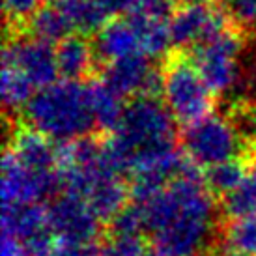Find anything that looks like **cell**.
Returning a JSON list of instances; mask_svg holds the SVG:
<instances>
[{"label": "cell", "instance_id": "6da1fadb", "mask_svg": "<svg viewBox=\"0 0 256 256\" xmlns=\"http://www.w3.org/2000/svg\"><path fill=\"white\" fill-rule=\"evenodd\" d=\"M212 194L200 166L187 157L178 178L140 204L157 256H198L206 250L217 222Z\"/></svg>", "mask_w": 256, "mask_h": 256}, {"label": "cell", "instance_id": "7a4b0ae2", "mask_svg": "<svg viewBox=\"0 0 256 256\" xmlns=\"http://www.w3.org/2000/svg\"><path fill=\"white\" fill-rule=\"evenodd\" d=\"M24 118L32 129L62 142L86 136L96 126L88 84L64 78L42 88L24 107Z\"/></svg>", "mask_w": 256, "mask_h": 256}, {"label": "cell", "instance_id": "3957f363", "mask_svg": "<svg viewBox=\"0 0 256 256\" xmlns=\"http://www.w3.org/2000/svg\"><path fill=\"white\" fill-rule=\"evenodd\" d=\"M214 96L192 60L180 52L166 58L163 66V98L178 124L187 128L212 114Z\"/></svg>", "mask_w": 256, "mask_h": 256}, {"label": "cell", "instance_id": "277c9868", "mask_svg": "<svg viewBox=\"0 0 256 256\" xmlns=\"http://www.w3.org/2000/svg\"><path fill=\"white\" fill-rule=\"evenodd\" d=\"M243 50L242 28L230 24L192 49V62L215 96L234 92L243 82L240 56Z\"/></svg>", "mask_w": 256, "mask_h": 256}, {"label": "cell", "instance_id": "5b68a950", "mask_svg": "<svg viewBox=\"0 0 256 256\" xmlns=\"http://www.w3.org/2000/svg\"><path fill=\"white\" fill-rule=\"evenodd\" d=\"M243 138L234 120L220 114H208L184 129L182 144L194 164L212 168L215 164L240 157Z\"/></svg>", "mask_w": 256, "mask_h": 256}, {"label": "cell", "instance_id": "8992f818", "mask_svg": "<svg viewBox=\"0 0 256 256\" xmlns=\"http://www.w3.org/2000/svg\"><path fill=\"white\" fill-rule=\"evenodd\" d=\"M58 187H60L58 170H32L6 148L2 157V208L40 204Z\"/></svg>", "mask_w": 256, "mask_h": 256}, {"label": "cell", "instance_id": "52a82bcc", "mask_svg": "<svg viewBox=\"0 0 256 256\" xmlns=\"http://www.w3.org/2000/svg\"><path fill=\"white\" fill-rule=\"evenodd\" d=\"M234 22L230 21L224 8L214 6L206 0L180 4L170 17L172 45L178 49L196 47L215 34L222 32Z\"/></svg>", "mask_w": 256, "mask_h": 256}, {"label": "cell", "instance_id": "ba28073f", "mask_svg": "<svg viewBox=\"0 0 256 256\" xmlns=\"http://www.w3.org/2000/svg\"><path fill=\"white\" fill-rule=\"evenodd\" d=\"M49 212V226L60 245H90L100 236L101 219L88 202L66 192L58 196Z\"/></svg>", "mask_w": 256, "mask_h": 256}, {"label": "cell", "instance_id": "9c48e42d", "mask_svg": "<svg viewBox=\"0 0 256 256\" xmlns=\"http://www.w3.org/2000/svg\"><path fill=\"white\" fill-rule=\"evenodd\" d=\"M2 64L14 66L21 73L26 75L36 88H47L56 82L58 64L56 50L36 38H19L14 36L4 45Z\"/></svg>", "mask_w": 256, "mask_h": 256}, {"label": "cell", "instance_id": "30bf717a", "mask_svg": "<svg viewBox=\"0 0 256 256\" xmlns=\"http://www.w3.org/2000/svg\"><path fill=\"white\" fill-rule=\"evenodd\" d=\"M103 80L122 98H157L163 94V70L152 66L146 54L108 62Z\"/></svg>", "mask_w": 256, "mask_h": 256}, {"label": "cell", "instance_id": "8fae6325", "mask_svg": "<svg viewBox=\"0 0 256 256\" xmlns=\"http://www.w3.org/2000/svg\"><path fill=\"white\" fill-rule=\"evenodd\" d=\"M2 234L15 236L26 243L30 256L49 252L50 232L49 212L42 204H21L2 208Z\"/></svg>", "mask_w": 256, "mask_h": 256}, {"label": "cell", "instance_id": "7c38bea8", "mask_svg": "<svg viewBox=\"0 0 256 256\" xmlns=\"http://www.w3.org/2000/svg\"><path fill=\"white\" fill-rule=\"evenodd\" d=\"M8 150L22 164L38 172L58 170V148L50 144V138L32 128H21L12 133Z\"/></svg>", "mask_w": 256, "mask_h": 256}, {"label": "cell", "instance_id": "4fadbf2b", "mask_svg": "<svg viewBox=\"0 0 256 256\" xmlns=\"http://www.w3.org/2000/svg\"><path fill=\"white\" fill-rule=\"evenodd\" d=\"M94 47L98 58L103 62H116L122 58L144 54L138 32L129 17L108 21L103 28L98 30Z\"/></svg>", "mask_w": 256, "mask_h": 256}, {"label": "cell", "instance_id": "5bb4252c", "mask_svg": "<svg viewBox=\"0 0 256 256\" xmlns=\"http://www.w3.org/2000/svg\"><path fill=\"white\" fill-rule=\"evenodd\" d=\"M58 72L66 80H80L94 72L96 47L86 40L84 34H72L56 43Z\"/></svg>", "mask_w": 256, "mask_h": 256}, {"label": "cell", "instance_id": "9a60e30c", "mask_svg": "<svg viewBox=\"0 0 256 256\" xmlns=\"http://www.w3.org/2000/svg\"><path fill=\"white\" fill-rule=\"evenodd\" d=\"M128 198L129 189L120 176H107L94 185L84 200L101 220H110L128 206Z\"/></svg>", "mask_w": 256, "mask_h": 256}, {"label": "cell", "instance_id": "2e32d148", "mask_svg": "<svg viewBox=\"0 0 256 256\" xmlns=\"http://www.w3.org/2000/svg\"><path fill=\"white\" fill-rule=\"evenodd\" d=\"M88 100L98 128L103 131H114L118 128L126 110L120 94L114 92L105 80H92L88 84Z\"/></svg>", "mask_w": 256, "mask_h": 256}, {"label": "cell", "instance_id": "e0dca14e", "mask_svg": "<svg viewBox=\"0 0 256 256\" xmlns=\"http://www.w3.org/2000/svg\"><path fill=\"white\" fill-rule=\"evenodd\" d=\"M138 32L142 52L146 56H161L172 45L170 19L156 17L146 12H133L128 15Z\"/></svg>", "mask_w": 256, "mask_h": 256}, {"label": "cell", "instance_id": "ac0fdd59", "mask_svg": "<svg viewBox=\"0 0 256 256\" xmlns=\"http://www.w3.org/2000/svg\"><path fill=\"white\" fill-rule=\"evenodd\" d=\"M26 30L30 32V38H36L52 45L72 36V30L75 28L70 17L64 14V10L56 2H52V4H43L38 10L36 15L30 19Z\"/></svg>", "mask_w": 256, "mask_h": 256}, {"label": "cell", "instance_id": "d6986e66", "mask_svg": "<svg viewBox=\"0 0 256 256\" xmlns=\"http://www.w3.org/2000/svg\"><path fill=\"white\" fill-rule=\"evenodd\" d=\"M56 4L64 10L73 28L80 34L101 30L110 19V14L101 0H56Z\"/></svg>", "mask_w": 256, "mask_h": 256}, {"label": "cell", "instance_id": "ffe728a7", "mask_svg": "<svg viewBox=\"0 0 256 256\" xmlns=\"http://www.w3.org/2000/svg\"><path fill=\"white\" fill-rule=\"evenodd\" d=\"M36 86L30 82L26 75L14 66L2 64V103L6 110H21L34 98Z\"/></svg>", "mask_w": 256, "mask_h": 256}, {"label": "cell", "instance_id": "44dd1931", "mask_svg": "<svg viewBox=\"0 0 256 256\" xmlns=\"http://www.w3.org/2000/svg\"><path fill=\"white\" fill-rule=\"evenodd\" d=\"M226 256H256V217L234 219L222 234Z\"/></svg>", "mask_w": 256, "mask_h": 256}, {"label": "cell", "instance_id": "7402d4cb", "mask_svg": "<svg viewBox=\"0 0 256 256\" xmlns=\"http://www.w3.org/2000/svg\"><path fill=\"white\" fill-rule=\"evenodd\" d=\"M249 172L250 168L247 166V161L236 157V159L212 166L206 174V184L212 192L224 196L234 191L236 187H240L243 180L249 176Z\"/></svg>", "mask_w": 256, "mask_h": 256}, {"label": "cell", "instance_id": "603a6c76", "mask_svg": "<svg viewBox=\"0 0 256 256\" xmlns=\"http://www.w3.org/2000/svg\"><path fill=\"white\" fill-rule=\"evenodd\" d=\"M222 212L230 219H247L256 217V168L252 166L249 176L243 180L240 187L222 198Z\"/></svg>", "mask_w": 256, "mask_h": 256}, {"label": "cell", "instance_id": "cb8c5ba5", "mask_svg": "<svg viewBox=\"0 0 256 256\" xmlns=\"http://www.w3.org/2000/svg\"><path fill=\"white\" fill-rule=\"evenodd\" d=\"M110 236H124V238H140L146 230V217L140 204H129L110 219Z\"/></svg>", "mask_w": 256, "mask_h": 256}, {"label": "cell", "instance_id": "d4e9b609", "mask_svg": "<svg viewBox=\"0 0 256 256\" xmlns=\"http://www.w3.org/2000/svg\"><path fill=\"white\" fill-rule=\"evenodd\" d=\"M43 6V0H4V15L10 30H21L28 26L30 19Z\"/></svg>", "mask_w": 256, "mask_h": 256}, {"label": "cell", "instance_id": "484cf974", "mask_svg": "<svg viewBox=\"0 0 256 256\" xmlns=\"http://www.w3.org/2000/svg\"><path fill=\"white\" fill-rule=\"evenodd\" d=\"M222 8L238 28L250 30L256 26V0H224Z\"/></svg>", "mask_w": 256, "mask_h": 256}, {"label": "cell", "instance_id": "4316f807", "mask_svg": "<svg viewBox=\"0 0 256 256\" xmlns=\"http://www.w3.org/2000/svg\"><path fill=\"white\" fill-rule=\"evenodd\" d=\"M100 256H144L142 240L110 236V240L100 249Z\"/></svg>", "mask_w": 256, "mask_h": 256}, {"label": "cell", "instance_id": "83f0119b", "mask_svg": "<svg viewBox=\"0 0 256 256\" xmlns=\"http://www.w3.org/2000/svg\"><path fill=\"white\" fill-rule=\"evenodd\" d=\"M0 256H30V250H28V247H26V243L21 242L19 238L2 234Z\"/></svg>", "mask_w": 256, "mask_h": 256}, {"label": "cell", "instance_id": "f1b7e54d", "mask_svg": "<svg viewBox=\"0 0 256 256\" xmlns=\"http://www.w3.org/2000/svg\"><path fill=\"white\" fill-rule=\"evenodd\" d=\"M58 256H100L92 245H60Z\"/></svg>", "mask_w": 256, "mask_h": 256}, {"label": "cell", "instance_id": "f546056e", "mask_svg": "<svg viewBox=\"0 0 256 256\" xmlns=\"http://www.w3.org/2000/svg\"><path fill=\"white\" fill-rule=\"evenodd\" d=\"M250 161H254V168H256V146L250 150Z\"/></svg>", "mask_w": 256, "mask_h": 256}, {"label": "cell", "instance_id": "4dcf8cb0", "mask_svg": "<svg viewBox=\"0 0 256 256\" xmlns=\"http://www.w3.org/2000/svg\"><path fill=\"white\" fill-rule=\"evenodd\" d=\"M189 2H198V0H180V4H189Z\"/></svg>", "mask_w": 256, "mask_h": 256}, {"label": "cell", "instance_id": "1f68e13d", "mask_svg": "<svg viewBox=\"0 0 256 256\" xmlns=\"http://www.w3.org/2000/svg\"><path fill=\"white\" fill-rule=\"evenodd\" d=\"M34 256H54V254H50V252H42V254H34Z\"/></svg>", "mask_w": 256, "mask_h": 256}, {"label": "cell", "instance_id": "d6a6232c", "mask_svg": "<svg viewBox=\"0 0 256 256\" xmlns=\"http://www.w3.org/2000/svg\"><path fill=\"white\" fill-rule=\"evenodd\" d=\"M144 256H157L156 252H152V254H144Z\"/></svg>", "mask_w": 256, "mask_h": 256}, {"label": "cell", "instance_id": "836d02e7", "mask_svg": "<svg viewBox=\"0 0 256 256\" xmlns=\"http://www.w3.org/2000/svg\"><path fill=\"white\" fill-rule=\"evenodd\" d=\"M54 2H56V0H54Z\"/></svg>", "mask_w": 256, "mask_h": 256}, {"label": "cell", "instance_id": "e575fe53", "mask_svg": "<svg viewBox=\"0 0 256 256\" xmlns=\"http://www.w3.org/2000/svg\"><path fill=\"white\" fill-rule=\"evenodd\" d=\"M52 2H54V0H52Z\"/></svg>", "mask_w": 256, "mask_h": 256}]
</instances>
